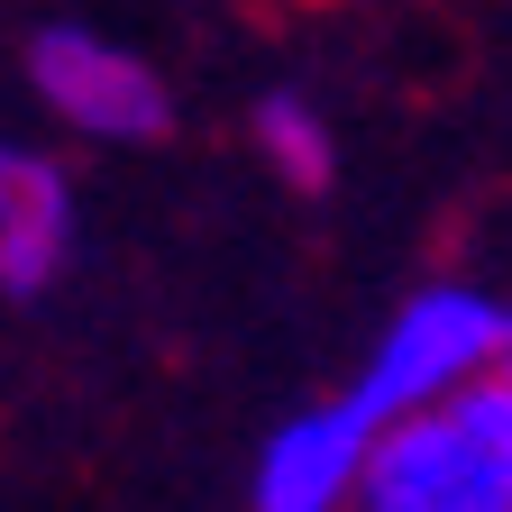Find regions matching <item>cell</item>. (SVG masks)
Instances as JSON below:
<instances>
[{
  "instance_id": "6da1fadb",
  "label": "cell",
  "mask_w": 512,
  "mask_h": 512,
  "mask_svg": "<svg viewBox=\"0 0 512 512\" xmlns=\"http://www.w3.org/2000/svg\"><path fill=\"white\" fill-rule=\"evenodd\" d=\"M366 512H512V375H476L467 394L394 412L357 476Z\"/></svg>"
},
{
  "instance_id": "7a4b0ae2",
  "label": "cell",
  "mask_w": 512,
  "mask_h": 512,
  "mask_svg": "<svg viewBox=\"0 0 512 512\" xmlns=\"http://www.w3.org/2000/svg\"><path fill=\"white\" fill-rule=\"evenodd\" d=\"M512 357V302H494L485 284H421L394 320H384V339L366 357V375L348 394L394 421V412H421V403H448L467 394L476 375H494Z\"/></svg>"
},
{
  "instance_id": "3957f363",
  "label": "cell",
  "mask_w": 512,
  "mask_h": 512,
  "mask_svg": "<svg viewBox=\"0 0 512 512\" xmlns=\"http://www.w3.org/2000/svg\"><path fill=\"white\" fill-rule=\"evenodd\" d=\"M28 83H37V101L74 128V138H101V147L165 138V119H174L156 64L110 46L101 28H74V19H55V28L28 37Z\"/></svg>"
},
{
  "instance_id": "277c9868",
  "label": "cell",
  "mask_w": 512,
  "mask_h": 512,
  "mask_svg": "<svg viewBox=\"0 0 512 512\" xmlns=\"http://www.w3.org/2000/svg\"><path fill=\"white\" fill-rule=\"evenodd\" d=\"M375 430L384 421L357 394L293 412L266 448H256V512H339V503H357V476H366Z\"/></svg>"
},
{
  "instance_id": "5b68a950",
  "label": "cell",
  "mask_w": 512,
  "mask_h": 512,
  "mask_svg": "<svg viewBox=\"0 0 512 512\" xmlns=\"http://www.w3.org/2000/svg\"><path fill=\"white\" fill-rule=\"evenodd\" d=\"M64 266H74V183L55 156L0 138V293L37 302Z\"/></svg>"
},
{
  "instance_id": "8992f818",
  "label": "cell",
  "mask_w": 512,
  "mask_h": 512,
  "mask_svg": "<svg viewBox=\"0 0 512 512\" xmlns=\"http://www.w3.org/2000/svg\"><path fill=\"white\" fill-rule=\"evenodd\" d=\"M256 156H266L293 192H330V174H339L330 119H320L302 92H266V101H256Z\"/></svg>"
},
{
  "instance_id": "52a82bcc",
  "label": "cell",
  "mask_w": 512,
  "mask_h": 512,
  "mask_svg": "<svg viewBox=\"0 0 512 512\" xmlns=\"http://www.w3.org/2000/svg\"><path fill=\"white\" fill-rule=\"evenodd\" d=\"M503 375H512V357H503Z\"/></svg>"
}]
</instances>
